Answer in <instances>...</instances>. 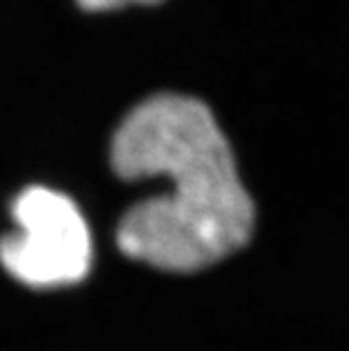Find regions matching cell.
I'll return each instance as SVG.
<instances>
[{"label": "cell", "mask_w": 349, "mask_h": 351, "mask_svg": "<svg viewBox=\"0 0 349 351\" xmlns=\"http://www.w3.org/2000/svg\"><path fill=\"white\" fill-rule=\"evenodd\" d=\"M111 166L125 182H168L163 195L139 202L118 222V247L130 258L186 274L232 256L252 238L254 202L202 100L159 93L136 104L114 134Z\"/></svg>", "instance_id": "cell-1"}, {"label": "cell", "mask_w": 349, "mask_h": 351, "mask_svg": "<svg viewBox=\"0 0 349 351\" xmlns=\"http://www.w3.org/2000/svg\"><path fill=\"white\" fill-rule=\"evenodd\" d=\"M19 231L0 238V261L29 288H59L91 270V231L77 204L64 193L32 186L14 199Z\"/></svg>", "instance_id": "cell-2"}, {"label": "cell", "mask_w": 349, "mask_h": 351, "mask_svg": "<svg viewBox=\"0 0 349 351\" xmlns=\"http://www.w3.org/2000/svg\"><path fill=\"white\" fill-rule=\"evenodd\" d=\"M75 3L84 12H116L130 5H154L161 0H75Z\"/></svg>", "instance_id": "cell-3"}]
</instances>
